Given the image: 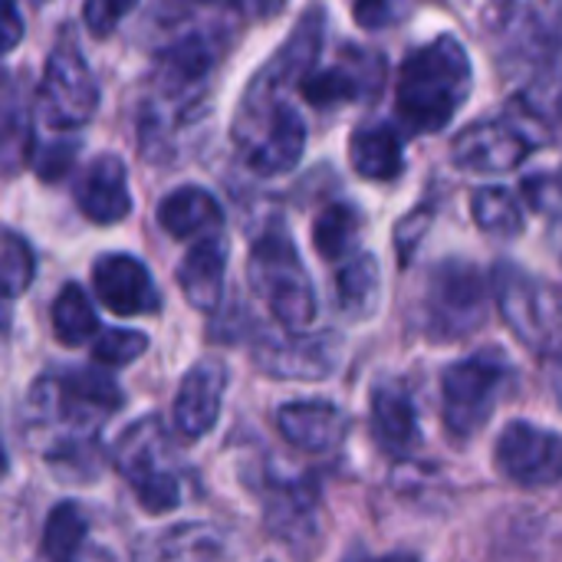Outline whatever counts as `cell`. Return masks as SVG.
<instances>
[{
  "instance_id": "cell-27",
  "label": "cell",
  "mask_w": 562,
  "mask_h": 562,
  "mask_svg": "<svg viewBox=\"0 0 562 562\" xmlns=\"http://www.w3.org/2000/svg\"><path fill=\"white\" fill-rule=\"evenodd\" d=\"M53 333L63 346H79L99 333L95 306L79 283H66L53 300Z\"/></svg>"
},
{
  "instance_id": "cell-25",
  "label": "cell",
  "mask_w": 562,
  "mask_h": 562,
  "mask_svg": "<svg viewBox=\"0 0 562 562\" xmlns=\"http://www.w3.org/2000/svg\"><path fill=\"white\" fill-rule=\"evenodd\" d=\"M382 270L372 254L349 257L336 273V306L346 319H369L379 306Z\"/></svg>"
},
{
  "instance_id": "cell-24",
  "label": "cell",
  "mask_w": 562,
  "mask_h": 562,
  "mask_svg": "<svg viewBox=\"0 0 562 562\" xmlns=\"http://www.w3.org/2000/svg\"><path fill=\"white\" fill-rule=\"evenodd\" d=\"M491 26L497 30V43L504 40V53L527 59V66L547 63L550 53H557L543 20L524 3H497L491 10Z\"/></svg>"
},
{
  "instance_id": "cell-11",
  "label": "cell",
  "mask_w": 562,
  "mask_h": 562,
  "mask_svg": "<svg viewBox=\"0 0 562 562\" xmlns=\"http://www.w3.org/2000/svg\"><path fill=\"white\" fill-rule=\"evenodd\" d=\"M497 471L524 487L562 481V438L527 422H510L497 441Z\"/></svg>"
},
{
  "instance_id": "cell-8",
  "label": "cell",
  "mask_w": 562,
  "mask_h": 562,
  "mask_svg": "<svg viewBox=\"0 0 562 562\" xmlns=\"http://www.w3.org/2000/svg\"><path fill=\"white\" fill-rule=\"evenodd\" d=\"M36 105H40V119L56 132L82 128L99 109V82L86 56L69 40V33H63V40L46 56Z\"/></svg>"
},
{
  "instance_id": "cell-26",
  "label": "cell",
  "mask_w": 562,
  "mask_h": 562,
  "mask_svg": "<svg viewBox=\"0 0 562 562\" xmlns=\"http://www.w3.org/2000/svg\"><path fill=\"white\" fill-rule=\"evenodd\" d=\"M362 237V214L356 204H329L313 224V244L323 260H346L356 254Z\"/></svg>"
},
{
  "instance_id": "cell-16",
  "label": "cell",
  "mask_w": 562,
  "mask_h": 562,
  "mask_svg": "<svg viewBox=\"0 0 562 562\" xmlns=\"http://www.w3.org/2000/svg\"><path fill=\"white\" fill-rule=\"evenodd\" d=\"M76 204L92 224L125 221L132 214V191L125 181V161L112 151L95 155L76 181Z\"/></svg>"
},
{
  "instance_id": "cell-3",
  "label": "cell",
  "mask_w": 562,
  "mask_h": 562,
  "mask_svg": "<svg viewBox=\"0 0 562 562\" xmlns=\"http://www.w3.org/2000/svg\"><path fill=\"white\" fill-rule=\"evenodd\" d=\"M247 280L286 333H306L316 323V290L293 240L280 227L254 240Z\"/></svg>"
},
{
  "instance_id": "cell-4",
  "label": "cell",
  "mask_w": 562,
  "mask_h": 562,
  "mask_svg": "<svg viewBox=\"0 0 562 562\" xmlns=\"http://www.w3.org/2000/svg\"><path fill=\"white\" fill-rule=\"evenodd\" d=\"M494 300L501 319L524 346H530L540 356H560L562 303L547 283H540L524 267L501 260L494 267Z\"/></svg>"
},
{
  "instance_id": "cell-20",
  "label": "cell",
  "mask_w": 562,
  "mask_h": 562,
  "mask_svg": "<svg viewBox=\"0 0 562 562\" xmlns=\"http://www.w3.org/2000/svg\"><path fill=\"white\" fill-rule=\"evenodd\" d=\"M211 63H214V46L191 33V36H181L178 43H171L168 49L158 53L155 59V82L165 95H191L194 86H201L211 72Z\"/></svg>"
},
{
  "instance_id": "cell-22",
  "label": "cell",
  "mask_w": 562,
  "mask_h": 562,
  "mask_svg": "<svg viewBox=\"0 0 562 562\" xmlns=\"http://www.w3.org/2000/svg\"><path fill=\"white\" fill-rule=\"evenodd\" d=\"M372 438L382 451L389 454H408L422 441V425L412 398L395 389L382 385L372 395Z\"/></svg>"
},
{
  "instance_id": "cell-35",
  "label": "cell",
  "mask_w": 562,
  "mask_h": 562,
  "mask_svg": "<svg viewBox=\"0 0 562 562\" xmlns=\"http://www.w3.org/2000/svg\"><path fill=\"white\" fill-rule=\"evenodd\" d=\"M23 36V23H20V10L13 0H3V36H0V46L3 53H10Z\"/></svg>"
},
{
  "instance_id": "cell-14",
  "label": "cell",
  "mask_w": 562,
  "mask_h": 562,
  "mask_svg": "<svg viewBox=\"0 0 562 562\" xmlns=\"http://www.w3.org/2000/svg\"><path fill=\"white\" fill-rule=\"evenodd\" d=\"M379 82H382V59L375 53H362L359 46H346V56L336 66L313 69L296 89L310 105L333 109L375 95Z\"/></svg>"
},
{
  "instance_id": "cell-30",
  "label": "cell",
  "mask_w": 562,
  "mask_h": 562,
  "mask_svg": "<svg viewBox=\"0 0 562 562\" xmlns=\"http://www.w3.org/2000/svg\"><path fill=\"white\" fill-rule=\"evenodd\" d=\"M36 273V260L30 244L16 234V231H3V247H0V283H3V296L13 300L20 296Z\"/></svg>"
},
{
  "instance_id": "cell-23",
  "label": "cell",
  "mask_w": 562,
  "mask_h": 562,
  "mask_svg": "<svg viewBox=\"0 0 562 562\" xmlns=\"http://www.w3.org/2000/svg\"><path fill=\"white\" fill-rule=\"evenodd\" d=\"M263 497L267 527L283 540H310L316 530V487L313 481H267Z\"/></svg>"
},
{
  "instance_id": "cell-7",
  "label": "cell",
  "mask_w": 562,
  "mask_h": 562,
  "mask_svg": "<svg viewBox=\"0 0 562 562\" xmlns=\"http://www.w3.org/2000/svg\"><path fill=\"white\" fill-rule=\"evenodd\" d=\"M234 142L240 145L244 161L254 175L277 178L300 165L306 151V125L290 102L237 109Z\"/></svg>"
},
{
  "instance_id": "cell-34",
  "label": "cell",
  "mask_w": 562,
  "mask_h": 562,
  "mask_svg": "<svg viewBox=\"0 0 562 562\" xmlns=\"http://www.w3.org/2000/svg\"><path fill=\"white\" fill-rule=\"evenodd\" d=\"M408 13L405 0H356L352 16L362 30H385Z\"/></svg>"
},
{
  "instance_id": "cell-15",
  "label": "cell",
  "mask_w": 562,
  "mask_h": 562,
  "mask_svg": "<svg viewBox=\"0 0 562 562\" xmlns=\"http://www.w3.org/2000/svg\"><path fill=\"white\" fill-rule=\"evenodd\" d=\"M224 389H227V369L221 362L204 359L194 369H188L175 395V431L188 441L204 438L221 418Z\"/></svg>"
},
{
  "instance_id": "cell-36",
  "label": "cell",
  "mask_w": 562,
  "mask_h": 562,
  "mask_svg": "<svg viewBox=\"0 0 562 562\" xmlns=\"http://www.w3.org/2000/svg\"><path fill=\"white\" fill-rule=\"evenodd\" d=\"M366 562H422L415 553H389V557H379V560H366Z\"/></svg>"
},
{
  "instance_id": "cell-9",
  "label": "cell",
  "mask_w": 562,
  "mask_h": 562,
  "mask_svg": "<svg viewBox=\"0 0 562 562\" xmlns=\"http://www.w3.org/2000/svg\"><path fill=\"white\" fill-rule=\"evenodd\" d=\"M507 379H510V369L494 349L451 362L441 375L448 428L461 438L481 431L491 422Z\"/></svg>"
},
{
  "instance_id": "cell-13",
  "label": "cell",
  "mask_w": 562,
  "mask_h": 562,
  "mask_svg": "<svg viewBox=\"0 0 562 562\" xmlns=\"http://www.w3.org/2000/svg\"><path fill=\"white\" fill-rule=\"evenodd\" d=\"M99 303L115 316H151L161 310V293L148 267L132 254H105L92 267Z\"/></svg>"
},
{
  "instance_id": "cell-19",
  "label": "cell",
  "mask_w": 562,
  "mask_h": 562,
  "mask_svg": "<svg viewBox=\"0 0 562 562\" xmlns=\"http://www.w3.org/2000/svg\"><path fill=\"white\" fill-rule=\"evenodd\" d=\"M158 224L165 234L175 240H191V237H211L224 224V211L217 198L198 184L175 188L171 194L161 198L158 204Z\"/></svg>"
},
{
  "instance_id": "cell-18",
  "label": "cell",
  "mask_w": 562,
  "mask_h": 562,
  "mask_svg": "<svg viewBox=\"0 0 562 562\" xmlns=\"http://www.w3.org/2000/svg\"><path fill=\"white\" fill-rule=\"evenodd\" d=\"M224 273H227V240L221 234L201 237L178 267V286L184 300L201 310L214 313L224 296Z\"/></svg>"
},
{
  "instance_id": "cell-10",
  "label": "cell",
  "mask_w": 562,
  "mask_h": 562,
  "mask_svg": "<svg viewBox=\"0 0 562 562\" xmlns=\"http://www.w3.org/2000/svg\"><path fill=\"white\" fill-rule=\"evenodd\" d=\"M537 145H543V135H533L527 122H517L514 115L481 119L454 135L451 161L474 175H507L520 168Z\"/></svg>"
},
{
  "instance_id": "cell-33",
  "label": "cell",
  "mask_w": 562,
  "mask_h": 562,
  "mask_svg": "<svg viewBox=\"0 0 562 562\" xmlns=\"http://www.w3.org/2000/svg\"><path fill=\"white\" fill-rule=\"evenodd\" d=\"M138 0H86L82 3V23H86V30L92 33V36H109L119 23H122V16L135 7Z\"/></svg>"
},
{
  "instance_id": "cell-17",
  "label": "cell",
  "mask_w": 562,
  "mask_h": 562,
  "mask_svg": "<svg viewBox=\"0 0 562 562\" xmlns=\"http://www.w3.org/2000/svg\"><path fill=\"white\" fill-rule=\"evenodd\" d=\"M346 415L333 402H286L277 412L280 435L306 454H329L346 438Z\"/></svg>"
},
{
  "instance_id": "cell-38",
  "label": "cell",
  "mask_w": 562,
  "mask_h": 562,
  "mask_svg": "<svg viewBox=\"0 0 562 562\" xmlns=\"http://www.w3.org/2000/svg\"><path fill=\"white\" fill-rule=\"evenodd\" d=\"M560 112H562V89H560Z\"/></svg>"
},
{
  "instance_id": "cell-6",
  "label": "cell",
  "mask_w": 562,
  "mask_h": 562,
  "mask_svg": "<svg viewBox=\"0 0 562 562\" xmlns=\"http://www.w3.org/2000/svg\"><path fill=\"white\" fill-rule=\"evenodd\" d=\"M168 458V435L155 415L128 425L112 448L115 471L128 481L135 501L148 514H168L181 504V484L165 468Z\"/></svg>"
},
{
  "instance_id": "cell-31",
  "label": "cell",
  "mask_w": 562,
  "mask_h": 562,
  "mask_svg": "<svg viewBox=\"0 0 562 562\" xmlns=\"http://www.w3.org/2000/svg\"><path fill=\"white\" fill-rule=\"evenodd\" d=\"M148 349V336L145 333H135V329H109L95 339L92 346V359L99 366H109V369H122L128 362H135L142 352Z\"/></svg>"
},
{
  "instance_id": "cell-2",
  "label": "cell",
  "mask_w": 562,
  "mask_h": 562,
  "mask_svg": "<svg viewBox=\"0 0 562 562\" xmlns=\"http://www.w3.org/2000/svg\"><path fill=\"white\" fill-rule=\"evenodd\" d=\"M474 89V69L464 43L451 33L412 49L398 66V115L412 132H441L461 112Z\"/></svg>"
},
{
  "instance_id": "cell-37",
  "label": "cell",
  "mask_w": 562,
  "mask_h": 562,
  "mask_svg": "<svg viewBox=\"0 0 562 562\" xmlns=\"http://www.w3.org/2000/svg\"><path fill=\"white\" fill-rule=\"evenodd\" d=\"M79 562H115V560H112L109 553H102V550H89V553H86Z\"/></svg>"
},
{
  "instance_id": "cell-1",
  "label": "cell",
  "mask_w": 562,
  "mask_h": 562,
  "mask_svg": "<svg viewBox=\"0 0 562 562\" xmlns=\"http://www.w3.org/2000/svg\"><path fill=\"white\" fill-rule=\"evenodd\" d=\"M122 389L95 369H63L46 372L30 389V425L49 435L46 461L66 471L76 468L79 477H92L89 468L95 454V431L122 408Z\"/></svg>"
},
{
  "instance_id": "cell-12",
  "label": "cell",
  "mask_w": 562,
  "mask_h": 562,
  "mask_svg": "<svg viewBox=\"0 0 562 562\" xmlns=\"http://www.w3.org/2000/svg\"><path fill=\"white\" fill-rule=\"evenodd\" d=\"M339 352H342V346L333 333H323V336L293 333L290 339L260 336L254 346V362L273 379L313 382V379H326L336 372Z\"/></svg>"
},
{
  "instance_id": "cell-29",
  "label": "cell",
  "mask_w": 562,
  "mask_h": 562,
  "mask_svg": "<svg viewBox=\"0 0 562 562\" xmlns=\"http://www.w3.org/2000/svg\"><path fill=\"white\" fill-rule=\"evenodd\" d=\"M471 214H474L477 227L494 234V237H517L524 231V221H527L520 201L507 188H497V184H484L474 191Z\"/></svg>"
},
{
  "instance_id": "cell-21",
  "label": "cell",
  "mask_w": 562,
  "mask_h": 562,
  "mask_svg": "<svg viewBox=\"0 0 562 562\" xmlns=\"http://www.w3.org/2000/svg\"><path fill=\"white\" fill-rule=\"evenodd\" d=\"M349 161L369 181H392L405 168L402 135L392 122H362L349 138Z\"/></svg>"
},
{
  "instance_id": "cell-32",
  "label": "cell",
  "mask_w": 562,
  "mask_h": 562,
  "mask_svg": "<svg viewBox=\"0 0 562 562\" xmlns=\"http://www.w3.org/2000/svg\"><path fill=\"white\" fill-rule=\"evenodd\" d=\"M76 151H79V142L76 138H66V142H49L43 145L36 155H33V171L43 178V181H63L72 165H76Z\"/></svg>"
},
{
  "instance_id": "cell-5",
  "label": "cell",
  "mask_w": 562,
  "mask_h": 562,
  "mask_svg": "<svg viewBox=\"0 0 562 562\" xmlns=\"http://www.w3.org/2000/svg\"><path fill=\"white\" fill-rule=\"evenodd\" d=\"M487 319V283L468 260H445L431 270L422 300V329L438 342L477 333Z\"/></svg>"
},
{
  "instance_id": "cell-28",
  "label": "cell",
  "mask_w": 562,
  "mask_h": 562,
  "mask_svg": "<svg viewBox=\"0 0 562 562\" xmlns=\"http://www.w3.org/2000/svg\"><path fill=\"white\" fill-rule=\"evenodd\" d=\"M86 537H89L86 514L76 504H59L46 517L43 553L53 562H79L86 550Z\"/></svg>"
}]
</instances>
